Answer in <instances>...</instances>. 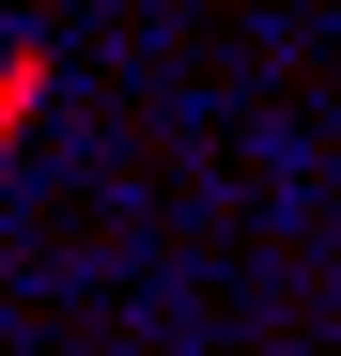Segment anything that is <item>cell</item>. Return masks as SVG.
<instances>
[{
	"instance_id": "cell-1",
	"label": "cell",
	"mask_w": 341,
	"mask_h": 356,
	"mask_svg": "<svg viewBox=\"0 0 341 356\" xmlns=\"http://www.w3.org/2000/svg\"><path fill=\"white\" fill-rule=\"evenodd\" d=\"M31 93H47V47H16V63H0V155L31 140Z\"/></svg>"
}]
</instances>
